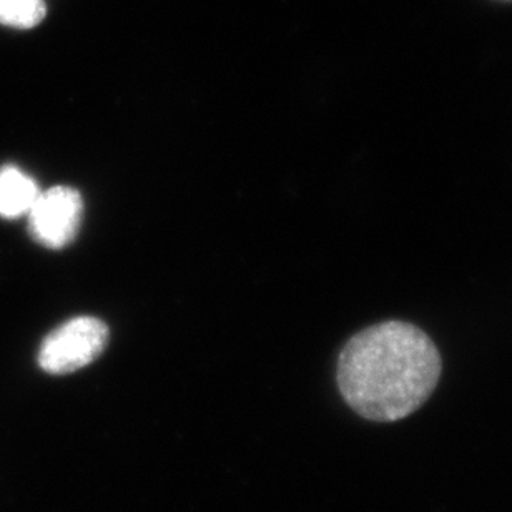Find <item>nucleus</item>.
<instances>
[{"mask_svg": "<svg viewBox=\"0 0 512 512\" xmlns=\"http://www.w3.org/2000/svg\"><path fill=\"white\" fill-rule=\"evenodd\" d=\"M441 376L438 348L418 326L386 321L353 336L338 360V386L363 418L391 423L414 413Z\"/></svg>", "mask_w": 512, "mask_h": 512, "instance_id": "nucleus-1", "label": "nucleus"}, {"mask_svg": "<svg viewBox=\"0 0 512 512\" xmlns=\"http://www.w3.org/2000/svg\"><path fill=\"white\" fill-rule=\"evenodd\" d=\"M109 330L94 316H79L52 331L40 346L39 365L50 375H67L90 365L104 351Z\"/></svg>", "mask_w": 512, "mask_h": 512, "instance_id": "nucleus-2", "label": "nucleus"}, {"mask_svg": "<svg viewBox=\"0 0 512 512\" xmlns=\"http://www.w3.org/2000/svg\"><path fill=\"white\" fill-rule=\"evenodd\" d=\"M82 213L84 203L75 188H49L40 192L30 208V233L40 245L59 250L69 245L79 232Z\"/></svg>", "mask_w": 512, "mask_h": 512, "instance_id": "nucleus-3", "label": "nucleus"}, {"mask_svg": "<svg viewBox=\"0 0 512 512\" xmlns=\"http://www.w3.org/2000/svg\"><path fill=\"white\" fill-rule=\"evenodd\" d=\"M39 195L37 183L20 168L12 165L0 168V217L29 215Z\"/></svg>", "mask_w": 512, "mask_h": 512, "instance_id": "nucleus-4", "label": "nucleus"}, {"mask_svg": "<svg viewBox=\"0 0 512 512\" xmlns=\"http://www.w3.org/2000/svg\"><path fill=\"white\" fill-rule=\"evenodd\" d=\"M44 0H0V24L32 29L45 17Z\"/></svg>", "mask_w": 512, "mask_h": 512, "instance_id": "nucleus-5", "label": "nucleus"}]
</instances>
